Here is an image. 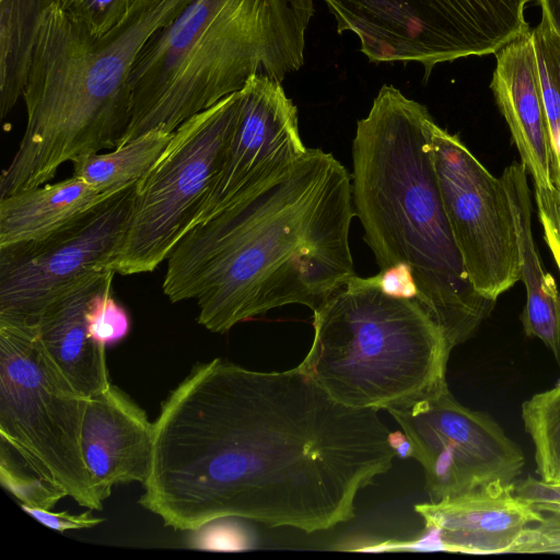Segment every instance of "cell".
I'll use <instances>...</instances> for the list:
<instances>
[{
	"label": "cell",
	"instance_id": "cell-1",
	"mask_svg": "<svg viewBox=\"0 0 560 560\" xmlns=\"http://www.w3.org/2000/svg\"><path fill=\"white\" fill-rule=\"evenodd\" d=\"M378 411L338 402L298 368L200 363L161 405L139 503L184 532L223 516L330 529L392 468Z\"/></svg>",
	"mask_w": 560,
	"mask_h": 560
},
{
	"label": "cell",
	"instance_id": "cell-2",
	"mask_svg": "<svg viewBox=\"0 0 560 560\" xmlns=\"http://www.w3.org/2000/svg\"><path fill=\"white\" fill-rule=\"evenodd\" d=\"M351 174L308 149L284 174L191 228L167 257L162 288L197 301V322L224 334L289 304L319 307L354 276Z\"/></svg>",
	"mask_w": 560,
	"mask_h": 560
},
{
	"label": "cell",
	"instance_id": "cell-3",
	"mask_svg": "<svg viewBox=\"0 0 560 560\" xmlns=\"http://www.w3.org/2000/svg\"><path fill=\"white\" fill-rule=\"evenodd\" d=\"M427 107L384 84L352 142L351 189L364 241L381 270L404 266L416 301L450 347L468 340L494 303L472 287L444 209Z\"/></svg>",
	"mask_w": 560,
	"mask_h": 560
},
{
	"label": "cell",
	"instance_id": "cell-4",
	"mask_svg": "<svg viewBox=\"0 0 560 560\" xmlns=\"http://www.w3.org/2000/svg\"><path fill=\"white\" fill-rule=\"evenodd\" d=\"M192 0H136L96 36L57 2L40 23L22 98L26 126L0 176V198L36 188L66 162L121 142L131 120L130 77L150 37Z\"/></svg>",
	"mask_w": 560,
	"mask_h": 560
},
{
	"label": "cell",
	"instance_id": "cell-5",
	"mask_svg": "<svg viewBox=\"0 0 560 560\" xmlns=\"http://www.w3.org/2000/svg\"><path fill=\"white\" fill-rule=\"evenodd\" d=\"M313 14L314 0H192L140 51L119 145L154 129L174 132L254 74L281 82L298 71Z\"/></svg>",
	"mask_w": 560,
	"mask_h": 560
},
{
	"label": "cell",
	"instance_id": "cell-6",
	"mask_svg": "<svg viewBox=\"0 0 560 560\" xmlns=\"http://www.w3.org/2000/svg\"><path fill=\"white\" fill-rule=\"evenodd\" d=\"M314 337L296 366L352 408L401 410L448 389L453 350L413 299L385 293L376 277L352 276L313 311Z\"/></svg>",
	"mask_w": 560,
	"mask_h": 560
},
{
	"label": "cell",
	"instance_id": "cell-7",
	"mask_svg": "<svg viewBox=\"0 0 560 560\" xmlns=\"http://www.w3.org/2000/svg\"><path fill=\"white\" fill-rule=\"evenodd\" d=\"M88 399L45 353L35 326L0 323V447L79 505L102 511L81 452Z\"/></svg>",
	"mask_w": 560,
	"mask_h": 560
},
{
	"label": "cell",
	"instance_id": "cell-8",
	"mask_svg": "<svg viewBox=\"0 0 560 560\" xmlns=\"http://www.w3.org/2000/svg\"><path fill=\"white\" fill-rule=\"evenodd\" d=\"M339 34L352 32L371 62L434 67L487 56L527 33L528 0H323Z\"/></svg>",
	"mask_w": 560,
	"mask_h": 560
},
{
	"label": "cell",
	"instance_id": "cell-9",
	"mask_svg": "<svg viewBox=\"0 0 560 560\" xmlns=\"http://www.w3.org/2000/svg\"><path fill=\"white\" fill-rule=\"evenodd\" d=\"M240 91L184 121L138 180L129 221L110 264L119 275L153 271L188 232L220 171Z\"/></svg>",
	"mask_w": 560,
	"mask_h": 560
},
{
	"label": "cell",
	"instance_id": "cell-10",
	"mask_svg": "<svg viewBox=\"0 0 560 560\" xmlns=\"http://www.w3.org/2000/svg\"><path fill=\"white\" fill-rule=\"evenodd\" d=\"M136 185L47 236L0 246V323L35 326L52 300L85 277L110 268L129 221Z\"/></svg>",
	"mask_w": 560,
	"mask_h": 560
},
{
	"label": "cell",
	"instance_id": "cell-11",
	"mask_svg": "<svg viewBox=\"0 0 560 560\" xmlns=\"http://www.w3.org/2000/svg\"><path fill=\"white\" fill-rule=\"evenodd\" d=\"M431 156L444 209L475 290L495 302L521 280L517 234L501 178L435 121Z\"/></svg>",
	"mask_w": 560,
	"mask_h": 560
},
{
	"label": "cell",
	"instance_id": "cell-12",
	"mask_svg": "<svg viewBox=\"0 0 560 560\" xmlns=\"http://www.w3.org/2000/svg\"><path fill=\"white\" fill-rule=\"evenodd\" d=\"M388 412L412 444L431 502L514 482L522 472L521 448L494 420L460 405L450 389Z\"/></svg>",
	"mask_w": 560,
	"mask_h": 560
},
{
	"label": "cell",
	"instance_id": "cell-13",
	"mask_svg": "<svg viewBox=\"0 0 560 560\" xmlns=\"http://www.w3.org/2000/svg\"><path fill=\"white\" fill-rule=\"evenodd\" d=\"M306 150L296 106L281 82L250 77L240 90L238 116L220 171L189 230L280 177Z\"/></svg>",
	"mask_w": 560,
	"mask_h": 560
},
{
	"label": "cell",
	"instance_id": "cell-14",
	"mask_svg": "<svg viewBox=\"0 0 560 560\" xmlns=\"http://www.w3.org/2000/svg\"><path fill=\"white\" fill-rule=\"evenodd\" d=\"M153 423L122 390L109 385L88 399L81 429V452L92 487L103 502L114 486L149 477Z\"/></svg>",
	"mask_w": 560,
	"mask_h": 560
},
{
	"label": "cell",
	"instance_id": "cell-15",
	"mask_svg": "<svg viewBox=\"0 0 560 560\" xmlns=\"http://www.w3.org/2000/svg\"><path fill=\"white\" fill-rule=\"evenodd\" d=\"M490 88L535 187L560 190V159L541 94L530 30L495 52Z\"/></svg>",
	"mask_w": 560,
	"mask_h": 560
},
{
	"label": "cell",
	"instance_id": "cell-16",
	"mask_svg": "<svg viewBox=\"0 0 560 560\" xmlns=\"http://www.w3.org/2000/svg\"><path fill=\"white\" fill-rule=\"evenodd\" d=\"M425 526L440 530L445 551L511 553L544 514L515 493V482H492L464 494L415 506Z\"/></svg>",
	"mask_w": 560,
	"mask_h": 560
},
{
	"label": "cell",
	"instance_id": "cell-17",
	"mask_svg": "<svg viewBox=\"0 0 560 560\" xmlns=\"http://www.w3.org/2000/svg\"><path fill=\"white\" fill-rule=\"evenodd\" d=\"M115 273L107 268L85 277L52 300L35 323L40 347L73 389L85 398L110 385L106 348L90 338L85 312L93 295L112 283Z\"/></svg>",
	"mask_w": 560,
	"mask_h": 560
},
{
	"label": "cell",
	"instance_id": "cell-18",
	"mask_svg": "<svg viewBox=\"0 0 560 560\" xmlns=\"http://www.w3.org/2000/svg\"><path fill=\"white\" fill-rule=\"evenodd\" d=\"M501 180L508 194L517 234L521 280L526 302L521 315L527 337L542 341L560 364V293L545 270L533 236V203L527 172L522 163L504 168Z\"/></svg>",
	"mask_w": 560,
	"mask_h": 560
},
{
	"label": "cell",
	"instance_id": "cell-19",
	"mask_svg": "<svg viewBox=\"0 0 560 560\" xmlns=\"http://www.w3.org/2000/svg\"><path fill=\"white\" fill-rule=\"evenodd\" d=\"M115 194L71 176L0 198V246L47 236Z\"/></svg>",
	"mask_w": 560,
	"mask_h": 560
},
{
	"label": "cell",
	"instance_id": "cell-20",
	"mask_svg": "<svg viewBox=\"0 0 560 560\" xmlns=\"http://www.w3.org/2000/svg\"><path fill=\"white\" fill-rule=\"evenodd\" d=\"M56 0H0V114L22 97L44 15Z\"/></svg>",
	"mask_w": 560,
	"mask_h": 560
},
{
	"label": "cell",
	"instance_id": "cell-21",
	"mask_svg": "<svg viewBox=\"0 0 560 560\" xmlns=\"http://www.w3.org/2000/svg\"><path fill=\"white\" fill-rule=\"evenodd\" d=\"M172 133L154 129L106 153L72 161L73 174L102 192H117L138 183L156 162Z\"/></svg>",
	"mask_w": 560,
	"mask_h": 560
},
{
	"label": "cell",
	"instance_id": "cell-22",
	"mask_svg": "<svg viewBox=\"0 0 560 560\" xmlns=\"http://www.w3.org/2000/svg\"><path fill=\"white\" fill-rule=\"evenodd\" d=\"M522 419L535 447L540 479L560 481V382L522 405Z\"/></svg>",
	"mask_w": 560,
	"mask_h": 560
},
{
	"label": "cell",
	"instance_id": "cell-23",
	"mask_svg": "<svg viewBox=\"0 0 560 560\" xmlns=\"http://www.w3.org/2000/svg\"><path fill=\"white\" fill-rule=\"evenodd\" d=\"M530 34L545 108L560 159V37L542 14Z\"/></svg>",
	"mask_w": 560,
	"mask_h": 560
},
{
	"label": "cell",
	"instance_id": "cell-24",
	"mask_svg": "<svg viewBox=\"0 0 560 560\" xmlns=\"http://www.w3.org/2000/svg\"><path fill=\"white\" fill-rule=\"evenodd\" d=\"M237 516L213 518L188 530L189 547L212 551H244L257 546V536L252 527Z\"/></svg>",
	"mask_w": 560,
	"mask_h": 560
},
{
	"label": "cell",
	"instance_id": "cell-25",
	"mask_svg": "<svg viewBox=\"0 0 560 560\" xmlns=\"http://www.w3.org/2000/svg\"><path fill=\"white\" fill-rule=\"evenodd\" d=\"M85 319L90 338L104 348L121 341L130 330L127 311L112 295V283L90 300Z\"/></svg>",
	"mask_w": 560,
	"mask_h": 560
},
{
	"label": "cell",
	"instance_id": "cell-26",
	"mask_svg": "<svg viewBox=\"0 0 560 560\" xmlns=\"http://www.w3.org/2000/svg\"><path fill=\"white\" fill-rule=\"evenodd\" d=\"M0 481L21 503L49 510L67 495L37 478L0 447Z\"/></svg>",
	"mask_w": 560,
	"mask_h": 560
},
{
	"label": "cell",
	"instance_id": "cell-27",
	"mask_svg": "<svg viewBox=\"0 0 560 560\" xmlns=\"http://www.w3.org/2000/svg\"><path fill=\"white\" fill-rule=\"evenodd\" d=\"M65 15L92 35L101 36L128 14L136 0H57Z\"/></svg>",
	"mask_w": 560,
	"mask_h": 560
},
{
	"label": "cell",
	"instance_id": "cell-28",
	"mask_svg": "<svg viewBox=\"0 0 560 560\" xmlns=\"http://www.w3.org/2000/svg\"><path fill=\"white\" fill-rule=\"evenodd\" d=\"M544 515L523 533L511 553H560V515Z\"/></svg>",
	"mask_w": 560,
	"mask_h": 560
},
{
	"label": "cell",
	"instance_id": "cell-29",
	"mask_svg": "<svg viewBox=\"0 0 560 560\" xmlns=\"http://www.w3.org/2000/svg\"><path fill=\"white\" fill-rule=\"evenodd\" d=\"M535 201L546 244L560 271V190L535 187Z\"/></svg>",
	"mask_w": 560,
	"mask_h": 560
},
{
	"label": "cell",
	"instance_id": "cell-30",
	"mask_svg": "<svg viewBox=\"0 0 560 560\" xmlns=\"http://www.w3.org/2000/svg\"><path fill=\"white\" fill-rule=\"evenodd\" d=\"M515 493L542 514L560 515V481L548 482L528 477L515 483Z\"/></svg>",
	"mask_w": 560,
	"mask_h": 560
},
{
	"label": "cell",
	"instance_id": "cell-31",
	"mask_svg": "<svg viewBox=\"0 0 560 560\" xmlns=\"http://www.w3.org/2000/svg\"><path fill=\"white\" fill-rule=\"evenodd\" d=\"M20 506L43 525L61 533L68 529L91 528L105 521L103 517L93 515L90 510L80 514H71L66 511L51 512L23 503H20Z\"/></svg>",
	"mask_w": 560,
	"mask_h": 560
},
{
	"label": "cell",
	"instance_id": "cell-32",
	"mask_svg": "<svg viewBox=\"0 0 560 560\" xmlns=\"http://www.w3.org/2000/svg\"><path fill=\"white\" fill-rule=\"evenodd\" d=\"M388 444L394 451L395 456L401 459L410 458L413 455L412 444L402 430L389 432Z\"/></svg>",
	"mask_w": 560,
	"mask_h": 560
},
{
	"label": "cell",
	"instance_id": "cell-33",
	"mask_svg": "<svg viewBox=\"0 0 560 560\" xmlns=\"http://www.w3.org/2000/svg\"><path fill=\"white\" fill-rule=\"evenodd\" d=\"M553 32L560 37V0H537Z\"/></svg>",
	"mask_w": 560,
	"mask_h": 560
},
{
	"label": "cell",
	"instance_id": "cell-34",
	"mask_svg": "<svg viewBox=\"0 0 560 560\" xmlns=\"http://www.w3.org/2000/svg\"><path fill=\"white\" fill-rule=\"evenodd\" d=\"M57 1V0H56Z\"/></svg>",
	"mask_w": 560,
	"mask_h": 560
}]
</instances>
